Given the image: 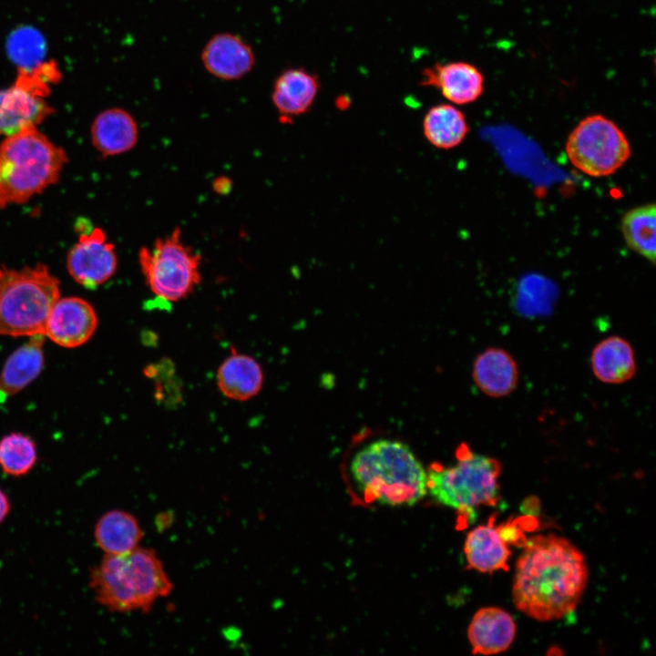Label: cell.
I'll use <instances>...</instances> for the list:
<instances>
[{
    "mask_svg": "<svg viewBox=\"0 0 656 656\" xmlns=\"http://www.w3.org/2000/svg\"><path fill=\"white\" fill-rule=\"evenodd\" d=\"M518 558L512 586L516 608L538 621H551L572 612L588 582L580 550L567 538L536 535Z\"/></svg>",
    "mask_w": 656,
    "mask_h": 656,
    "instance_id": "cell-1",
    "label": "cell"
},
{
    "mask_svg": "<svg viewBox=\"0 0 656 656\" xmlns=\"http://www.w3.org/2000/svg\"><path fill=\"white\" fill-rule=\"evenodd\" d=\"M350 475L367 502L410 507L427 493V473L412 449L392 439L374 440L354 455Z\"/></svg>",
    "mask_w": 656,
    "mask_h": 656,
    "instance_id": "cell-2",
    "label": "cell"
},
{
    "mask_svg": "<svg viewBox=\"0 0 656 656\" xmlns=\"http://www.w3.org/2000/svg\"><path fill=\"white\" fill-rule=\"evenodd\" d=\"M89 588L110 612H149L171 593L173 584L155 551L138 547L124 555H105L90 570Z\"/></svg>",
    "mask_w": 656,
    "mask_h": 656,
    "instance_id": "cell-3",
    "label": "cell"
},
{
    "mask_svg": "<svg viewBox=\"0 0 656 656\" xmlns=\"http://www.w3.org/2000/svg\"><path fill=\"white\" fill-rule=\"evenodd\" d=\"M67 161L65 150L36 126L7 136L0 144V209L22 204L56 183Z\"/></svg>",
    "mask_w": 656,
    "mask_h": 656,
    "instance_id": "cell-4",
    "label": "cell"
},
{
    "mask_svg": "<svg viewBox=\"0 0 656 656\" xmlns=\"http://www.w3.org/2000/svg\"><path fill=\"white\" fill-rule=\"evenodd\" d=\"M427 492L439 504L459 512L466 522L479 507L496 506L500 498V462L474 452L466 443L456 450V463H434L426 470Z\"/></svg>",
    "mask_w": 656,
    "mask_h": 656,
    "instance_id": "cell-5",
    "label": "cell"
},
{
    "mask_svg": "<svg viewBox=\"0 0 656 656\" xmlns=\"http://www.w3.org/2000/svg\"><path fill=\"white\" fill-rule=\"evenodd\" d=\"M59 298V281L46 265L0 267V335L44 334L48 314Z\"/></svg>",
    "mask_w": 656,
    "mask_h": 656,
    "instance_id": "cell-6",
    "label": "cell"
},
{
    "mask_svg": "<svg viewBox=\"0 0 656 656\" xmlns=\"http://www.w3.org/2000/svg\"><path fill=\"white\" fill-rule=\"evenodd\" d=\"M138 264L150 292L168 302L187 298L201 282V256L182 241L179 227L140 248Z\"/></svg>",
    "mask_w": 656,
    "mask_h": 656,
    "instance_id": "cell-7",
    "label": "cell"
},
{
    "mask_svg": "<svg viewBox=\"0 0 656 656\" xmlns=\"http://www.w3.org/2000/svg\"><path fill=\"white\" fill-rule=\"evenodd\" d=\"M565 149L570 163L594 178L615 173L631 154L623 131L600 114L581 119L569 135Z\"/></svg>",
    "mask_w": 656,
    "mask_h": 656,
    "instance_id": "cell-8",
    "label": "cell"
},
{
    "mask_svg": "<svg viewBox=\"0 0 656 656\" xmlns=\"http://www.w3.org/2000/svg\"><path fill=\"white\" fill-rule=\"evenodd\" d=\"M67 268L77 283L88 289H96L114 276L118 256L103 230L80 229L78 241L67 254Z\"/></svg>",
    "mask_w": 656,
    "mask_h": 656,
    "instance_id": "cell-9",
    "label": "cell"
},
{
    "mask_svg": "<svg viewBox=\"0 0 656 656\" xmlns=\"http://www.w3.org/2000/svg\"><path fill=\"white\" fill-rule=\"evenodd\" d=\"M93 306L80 297L59 298L46 322L44 334L55 343L75 348L86 343L97 327Z\"/></svg>",
    "mask_w": 656,
    "mask_h": 656,
    "instance_id": "cell-10",
    "label": "cell"
},
{
    "mask_svg": "<svg viewBox=\"0 0 656 656\" xmlns=\"http://www.w3.org/2000/svg\"><path fill=\"white\" fill-rule=\"evenodd\" d=\"M204 69L223 81H236L250 74L256 64L252 46L241 36L220 32L211 36L200 52Z\"/></svg>",
    "mask_w": 656,
    "mask_h": 656,
    "instance_id": "cell-11",
    "label": "cell"
},
{
    "mask_svg": "<svg viewBox=\"0 0 656 656\" xmlns=\"http://www.w3.org/2000/svg\"><path fill=\"white\" fill-rule=\"evenodd\" d=\"M421 84L440 90L456 105H466L477 100L485 88L483 73L474 65L456 61L437 63L422 72Z\"/></svg>",
    "mask_w": 656,
    "mask_h": 656,
    "instance_id": "cell-12",
    "label": "cell"
},
{
    "mask_svg": "<svg viewBox=\"0 0 656 656\" xmlns=\"http://www.w3.org/2000/svg\"><path fill=\"white\" fill-rule=\"evenodd\" d=\"M320 88L319 78L302 67L283 70L276 77L271 98L285 123L308 112Z\"/></svg>",
    "mask_w": 656,
    "mask_h": 656,
    "instance_id": "cell-13",
    "label": "cell"
},
{
    "mask_svg": "<svg viewBox=\"0 0 656 656\" xmlns=\"http://www.w3.org/2000/svg\"><path fill=\"white\" fill-rule=\"evenodd\" d=\"M476 386L485 395L502 398L511 395L519 379L518 364L512 354L501 347H488L479 353L472 367Z\"/></svg>",
    "mask_w": 656,
    "mask_h": 656,
    "instance_id": "cell-14",
    "label": "cell"
},
{
    "mask_svg": "<svg viewBox=\"0 0 656 656\" xmlns=\"http://www.w3.org/2000/svg\"><path fill=\"white\" fill-rule=\"evenodd\" d=\"M53 111L44 97L15 82L0 90V135L7 137L36 126Z\"/></svg>",
    "mask_w": 656,
    "mask_h": 656,
    "instance_id": "cell-15",
    "label": "cell"
},
{
    "mask_svg": "<svg viewBox=\"0 0 656 656\" xmlns=\"http://www.w3.org/2000/svg\"><path fill=\"white\" fill-rule=\"evenodd\" d=\"M517 626L513 617L497 607H485L473 616L467 638L473 654L491 655L507 651L514 641Z\"/></svg>",
    "mask_w": 656,
    "mask_h": 656,
    "instance_id": "cell-16",
    "label": "cell"
},
{
    "mask_svg": "<svg viewBox=\"0 0 656 656\" xmlns=\"http://www.w3.org/2000/svg\"><path fill=\"white\" fill-rule=\"evenodd\" d=\"M138 133L135 118L120 108L100 112L91 126L93 146L103 157L128 152L136 146Z\"/></svg>",
    "mask_w": 656,
    "mask_h": 656,
    "instance_id": "cell-17",
    "label": "cell"
},
{
    "mask_svg": "<svg viewBox=\"0 0 656 656\" xmlns=\"http://www.w3.org/2000/svg\"><path fill=\"white\" fill-rule=\"evenodd\" d=\"M590 368L601 383L620 384L631 380L637 371L634 350L625 338L610 335L600 341L590 354Z\"/></svg>",
    "mask_w": 656,
    "mask_h": 656,
    "instance_id": "cell-18",
    "label": "cell"
},
{
    "mask_svg": "<svg viewBox=\"0 0 656 656\" xmlns=\"http://www.w3.org/2000/svg\"><path fill=\"white\" fill-rule=\"evenodd\" d=\"M216 379L224 396L234 401H247L260 393L264 375L256 359L232 348L220 364Z\"/></svg>",
    "mask_w": 656,
    "mask_h": 656,
    "instance_id": "cell-19",
    "label": "cell"
},
{
    "mask_svg": "<svg viewBox=\"0 0 656 656\" xmlns=\"http://www.w3.org/2000/svg\"><path fill=\"white\" fill-rule=\"evenodd\" d=\"M44 339L43 333L32 335L9 355L0 374V403L19 393L41 374Z\"/></svg>",
    "mask_w": 656,
    "mask_h": 656,
    "instance_id": "cell-20",
    "label": "cell"
},
{
    "mask_svg": "<svg viewBox=\"0 0 656 656\" xmlns=\"http://www.w3.org/2000/svg\"><path fill=\"white\" fill-rule=\"evenodd\" d=\"M494 520L495 518L491 517L487 524L474 528L466 535L463 551L467 569L482 573L508 569L511 551L498 534Z\"/></svg>",
    "mask_w": 656,
    "mask_h": 656,
    "instance_id": "cell-21",
    "label": "cell"
},
{
    "mask_svg": "<svg viewBox=\"0 0 656 656\" xmlns=\"http://www.w3.org/2000/svg\"><path fill=\"white\" fill-rule=\"evenodd\" d=\"M94 538L105 555H124L138 548L143 531L135 516L124 510L113 509L98 518Z\"/></svg>",
    "mask_w": 656,
    "mask_h": 656,
    "instance_id": "cell-22",
    "label": "cell"
},
{
    "mask_svg": "<svg viewBox=\"0 0 656 656\" xmlns=\"http://www.w3.org/2000/svg\"><path fill=\"white\" fill-rule=\"evenodd\" d=\"M468 131L466 116L452 104L436 105L424 117V136L432 146L440 149L459 146Z\"/></svg>",
    "mask_w": 656,
    "mask_h": 656,
    "instance_id": "cell-23",
    "label": "cell"
},
{
    "mask_svg": "<svg viewBox=\"0 0 656 656\" xmlns=\"http://www.w3.org/2000/svg\"><path fill=\"white\" fill-rule=\"evenodd\" d=\"M621 232L630 249L651 263L656 256V207L654 203L635 207L625 213Z\"/></svg>",
    "mask_w": 656,
    "mask_h": 656,
    "instance_id": "cell-24",
    "label": "cell"
},
{
    "mask_svg": "<svg viewBox=\"0 0 656 656\" xmlns=\"http://www.w3.org/2000/svg\"><path fill=\"white\" fill-rule=\"evenodd\" d=\"M37 461V450L31 437L10 433L0 440V467L13 477L28 474Z\"/></svg>",
    "mask_w": 656,
    "mask_h": 656,
    "instance_id": "cell-25",
    "label": "cell"
},
{
    "mask_svg": "<svg viewBox=\"0 0 656 656\" xmlns=\"http://www.w3.org/2000/svg\"><path fill=\"white\" fill-rule=\"evenodd\" d=\"M45 47L43 36L30 27L14 31L7 42L8 54L21 70H28L41 64Z\"/></svg>",
    "mask_w": 656,
    "mask_h": 656,
    "instance_id": "cell-26",
    "label": "cell"
},
{
    "mask_svg": "<svg viewBox=\"0 0 656 656\" xmlns=\"http://www.w3.org/2000/svg\"><path fill=\"white\" fill-rule=\"evenodd\" d=\"M526 517H522L517 519H508L507 521L497 526L498 534L507 545H512L515 547H524L528 541L525 537L524 526Z\"/></svg>",
    "mask_w": 656,
    "mask_h": 656,
    "instance_id": "cell-27",
    "label": "cell"
},
{
    "mask_svg": "<svg viewBox=\"0 0 656 656\" xmlns=\"http://www.w3.org/2000/svg\"><path fill=\"white\" fill-rule=\"evenodd\" d=\"M212 190L219 195H226L231 192L233 182L227 176H218L212 181Z\"/></svg>",
    "mask_w": 656,
    "mask_h": 656,
    "instance_id": "cell-28",
    "label": "cell"
},
{
    "mask_svg": "<svg viewBox=\"0 0 656 656\" xmlns=\"http://www.w3.org/2000/svg\"><path fill=\"white\" fill-rule=\"evenodd\" d=\"M11 510V502L8 496L0 488V525L8 517Z\"/></svg>",
    "mask_w": 656,
    "mask_h": 656,
    "instance_id": "cell-29",
    "label": "cell"
}]
</instances>
